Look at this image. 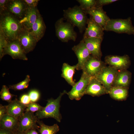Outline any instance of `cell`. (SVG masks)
Segmentation results:
<instances>
[{
	"mask_svg": "<svg viewBox=\"0 0 134 134\" xmlns=\"http://www.w3.org/2000/svg\"><path fill=\"white\" fill-rule=\"evenodd\" d=\"M0 15V32L7 41L17 39L19 34L24 29L19 23V20L7 11Z\"/></svg>",
	"mask_w": 134,
	"mask_h": 134,
	"instance_id": "6da1fadb",
	"label": "cell"
},
{
	"mask_svg": "<svg viewBox=\"0 0 134 134\" xmlns=\"http://www.w3.org/2000/svg\"><path fill=\"white\" fill-rule=\"evenodd\" d=\"M67 92L64 91L60 93L56 99L51 98L48 99L46 106L41 110L36 112L35 115L38 119L51 118L61 122L62 116L60 111V102L62 96Z\"/></svg>",
	"mask_w": 134,
	"mask_h": 134,
	"instance_id": "7a4b0ae2",
	"label": "cell"
},
{
	"mask_svg": "<svg viewBox=\"0 0 134 134\" xmlns=\"http://www.w3.org/2000/svg\"><path fill=\"white\" fill-rule=\"evenodd\" d=\"M64 18L73 26L77 27L80 33L85 29L88 18L86 14L79 6H75L63 10Z\"/></svg>",
	"mask_w": 134,
	"mask_h": 134,
	"instance_id": "3957f363",
	"label": "cell"
},
{
	"mask_svg": "<svg viewBox=\"0 0 134 134\" xmlns=\"http://www.w3.org/2000/svg\"><path fill=\"white\" fill-rule=\"evenodd\" d=\"M64 18L58 20L55 24L56 35L62 42H67L69 40L76 41L77 34L74 31L73 26L67 21L64 22Z\"/></svg>",
	"mask_w": 134,
	"mask_h": 134,
	"instance_id": "277c9868",
	"label": "cell"
},
{
	"mask_svg": "<svg viewBox=\"0 0 134 134\" xmlns=\"http://www.w3.org/2000/svg\"><path fill=\"white\" fill-rule=\"evenodd\" d=\"M104 30L134 35V27L130 17L124 19H110L104 28Z\"/></svg>",
	"mask_w": 134,
	"mask_h": 134,
	"instance_id": "5b68a950",
	"label": "cell"
},
{
	"mask_svg": "<svg viewBox=\"0 0 134 134\" xmlns=\"http://www.w3.org/2000/svg\"><path fill=\"white\" fill-rule=\"evenodd\" d=\"M92 77L83 72L80 80L75 83L71 90L66 94L71 100H80L85 95L87 87Z\"/></svg>",
	"mask_w": 134,
	"mask_h": 134,
	"instance_id": "8992f818",
	"label": "cell"
},
{
	"mask_svg": "<svg viewBox=\"0 0 134 134\" xmlns=\"http://www.w3.org/2000/svg\"><path fill=\"white\" fill-rule=\"evenodd\" d=\"M118 71V70L109 66H105L94 77L101 83L108 93L109 91L113 86Z\"/></svg>",
	"mask_w": 134,
	"mask_h": 134,
	"instance_id": "52a82bcc",
	"label": "cell"
},
{
	"mask_svg": "<svg viewBox=\"0 0 134 134\" xmlns=\"http://www.w3.org/2000/svg\"><path fill=\"white\" fill-rule=\"evenodd\" d=\"M37 118L34 112H25L23 115L18 119L17 131L23 133L32 129H38Z\"/></svg>",
	"mask_w": 134,
	"mask_h": 134,
	"instance_id": "ba28073f",
	"label": "cell"
},
{
	"mask_svg": "<svg viewBox=\"0 0 134 134\" xmlns=\"http://www.w3.org/2000/svg\"><path fill=\"white\" fill-rule=\"evenodd\" d=\"M4 55L7 54L14 59L27 60L28 58L18 39L8 41L4 50Z\"/></svg>",
	"mask_w": 134,
	"mask_h": 134,
	"instance_id": "9c48e42d",
	"label": "cell"
},
{
	"mask_svg": "<svg viewBox=\"0 0 134 134\" xmlns=\"http://www.w3.org/2000/svg\"><path fill=\"white\" fill-rule=\"evenodd\" d=\"M105 64L101 60L91 55L83 67L82 72L91 77H95L106 66Z\"/></svg>",
	"mask_w": 134,
	"mask_h": 134,
	"instance_id": "30bf717a",
	"label": "cell"
},
{
	"mask_svg": "<svg viewBox=\"0 0 134 134\" xmlns=\"http://www.w3.org/2000/svg\"><path fill=\"white\" fill-rule=\"evenodd\" d=\"M105 64L118 71L127 70L131 64L130 58L127 55L107 56L105 58Z\"/></svg>",
	"mask_w": 134,
	"mask_h": 134,
	"instance_id": "8fae6325",
	"label": "cell"
},
{
	"mask_svg": "<svg viewBox=\"0 0 134 134\" xmlns=\"http://www.w3.org/2000/svg\"><path fill=\"white\" fill-rule=\"evenodd\" d=\"M78 60V63L76 64V69L82 70L85 62L91 55V54L87 48L83 40L79 43L74 45L72 48Z\"/></svg>",
	"mask_w": 134,
	"mask_h": 134,
	"instance_id": "7c38bea8",
	"label": "cell"
},
{
	"mask_svg": "<svg viewBox=\"0 0 134 134\" xmlns=\"http://www.w3.org/2000/svg\"><path fill=\"white\" fill-rule=\"evenodd\" d=\"M17 39L26 54L33 51L38 42L29 31L24 29L19 34Z\"/></svg>",
	"mask_w": 134,
	"mask_h": 134,
	"instance_id": "4fadbf2b",
	"label": "cell"
},
{
	"mask_svg": "<svg viewBox=\"0 0 134 134\" xmlns=\"http://www.w3.org/2000/svg\"><path fill=\"white\" fill-rule=\"evenodd\" d=\"M87 27L85 29L83 38L91 37L103 39L104 29L96 22L90 16L88 18Z\"/></svg>",
	"mask_w": 134,
	"mask_h": 134,
	"instance_id": "5bb4252c",
	"label": "cell"
},
{
	"mask_svg": "<svg viewBox=\"0 0 134 134\" xmlns=\"http://www.w3.org/2000/svg\"><path fill=\"white\" fill-rule=\"evenodd\" d=\"M27 8L23 0H9L7 4L6 11L19 20L23 17Z\"/></svg>",
	"mask_w": 134,
	"mask_h": 134,
	"instance_id": "9a60e30c",
	"label": "cell"
},
{
	"mask_svg": "<svg viewBox=\"0 0 134 134\" xmlns=\"http://www.w3.org/2000/svg\"><path fill=\"white\" fill-rule=\"evenodd\" d=\"M40 13L37 7H27L25 13L19 22L24 29L29 31Z\"/></svg>",
	"mask_w": 134,
	"mask_h": 134,
	"instance_id": "2e32d148",
	"label": "cell"
},
{
	"mask_svg": "<svg viewBox=\"0 0 134 134\" xmlns=\"http://www.w3.org/2000/svg\"><path fill=\"white\" fill-rule=\"evenodd\" d=\"M84 11L86 14H89L94 21L104 29L107 23L110 19L102 7H95Z\"/></svg>",
	"mask_w": 134,
	"mask_h": 134,
	"instance_id": "e0dca14e",
	"label": "cell"
},
{
	"mask_svg": "<svg viewBox=\"0 0 134 134\" xmlns=\"http://www.w3.org/2000/svg\"><path fill=\"white\" fill-rule=\"evenodd\" d=\"M86 46L91 55L101 60L102 53L101 45L103 40L101 39L91 37L83 38Z\"/></svg>",
	"mask_w": 134,
	"mask_h": 134,
	"instance_id": "ac0fdd59",
	"label": "cell"
},
{
	"mask_svg": "<svg viewBox=\"0 0 134 134\" xmlns=\"http://www.w3.org/2000/svg\"><path fill=\"white\" fill-rule=\"evenodd\" d=\"M108 93L101 83L94 77H92L87 87L85 95L98 97Z\"/></svg>",
	"mask_w": 134,
	"mask_h": 134,
	"instance_id": "d6986e66",
	"label": "cell"
},
{
	"mask_svg": "<svg viewBox=\"0 0 134 134\" xmlns=\"http://www.w3.org/2000/svg\"><path fill=\"white\" fill-rule=\"evenodd\" d=\"M6 106L7 114L18 119L23 115L26 107V105L22 103L16 98Z\"/></svg>",
	"mask_w": 134,
	"mask_h": 134,
	"instance_id": "ffe728a7",
	"label": "cell"
},
{
	"mask_svg": "<svg viewBox=\"0 0 134 134\" xmlns=\"http://www.w3.org/2000/svg\"><path fill=\"white\" fill-rule=\"evenodd\" d=\"M46 29L45 25L42 17L39 13L29 32L38 41L44 36Z\"/></svg>",
	"mask_w": 134,
	"mask_h": 134,
	"instance_id": "44dd1931",
	"label": "cell"
},
{
	"mask_svg": "<svg viewBox=\"0 0 134 134\" xmlns=\"http://www.w3.org/2000/svg\"><path fill=\"white\" fill-rule=\"evenodd\" d=\"M132 73L127 70L118 71L113 86L128 88L131 83Z\"/></svg>",
	"mask_w": 134,
	"mask_h": 134,
	"instance_id": "7402d4cb",
	"label": "cell"
},
{
	"mask_svg": "<svg viewBox=\"0 0 134 134\" xmlns=\"http://www.w3.org/2000/svg\"><path fill=\"white\" fill-rule=\"evenodd\" d=\"M18 119L6 114L0 120V129H5L14 132L17 131Z\"/></svg>",
	"mask_w": 134,
	"mask_h": 134,
	"instance_id": "603a6c76",
	"label": "cell"
},
{
	"mask_svg": "<svg viewBox=\"0 0 134 134\" xmlns=\"http://www.w3.org/2000/svg\"><path fill=\"white\" fill-rule=\"evenodd\" d=\"M76 68V65L71 66L66 63H64L62 67V77L72 87L75 83L73 79V77Z\"/></svg>",
	"mask_w": 134,
	"mask_h": 134,
	"instance_id": "cb8c5ba5",
	"label": "cell"
},
{
	"mask_svg": "<svg viewBox=\"0 0 134 134\" xmlns=\"http://www.w3.org/2000/svg\"><path fill=\"white\" fill-rule=\"evenodd\" d=\"M128 88L118 86H113L108 92L110 97L118 101H123L126 99L128 95Z\"/></svg>",
	"mask_w": 134,
	"mask_h": 134,
	"instance_id": "d4e9b609",
	"label": "cell"
},
{
	"mask_svg": "<svg viewBox=\"0 0 134 134\" xmlns=\"http://www.w3.org/2000/svg\"><path fill=\"white\" fill-rule=\"evenodd\" d=\"M37 123L39 126L38 130L40 134H56L59 130V127L57 124L48 126L38 119Z\"/></svg>",
	"mask_w": 134,
	"mask_h": 134,
	"instance_id": "484cf974",
	"label": "cell"
},
{
	"mask_svg": "<svg viewBox=\"0 0 134 134\" xmlns=\"http://www.w3.org/2000/svg\"><path fill=\"white\" fill-rule=\"evenodd\" d=\"M30 81V76L29 75H27L24 80L16 84L9 85V88L14 90H23L28 87Z\"/></svg>",
	"mask_w": 134,
	"mask_h": 134,
	"instance_id": "4316f807",
	"label": "cell"
},
{
	"mask_svg": "<svg viewBox=\"0 0 134 134\" xmlns=\"http://www.w3.org/2000/svg\"><path fill=\"white\" fill-rule=\"evenodd\" d=\"M9 88L5 85L2 86L0 92V98L3 100L9 103L12 100V98L16 96L14 95L11 94L9 91Z\"/></svg>",
	"mask_w": 134,
	"mask_h": 134,
	"instance_id": "83f0119b",
	"label": "cell"
},
{
	"mask_svg": "<svg viewBox=\"0 0 134 134\" xmlns=\"http://www.w3.org/2000/svg\"><path fill=\"white\" fill-rule=\"evenodd\" d=\"M79 3V7L83 11H86L96 7V0H77Z\"/></svg>",
	"mask_w": 134,
	"mask_h": 134,
	"instance_id": "f1b7e54d",
	"label": "cell"
},
{
	"mask_svg": "<svg viewBox=\"0 0 134 134\" xmlns=\"http://www.w3.org/2000/svg\"><path fill=\"white\" fill-rule=\"evenodd\" d=\"M26 105L25 112H37L42 110L44 107L34 102H32Z\"/></svg>",
	"mask_w": 134,
	"mask_h": 134,
	"instance_id": "f546056e",
	"label": "cell"
},
{
	"mask_svg": "<svg viewBox=\"0 0 134 134\" xmlns=\"http://www.w3.org/2000/svg\"><path fill=\"white\" fill-rule=\"evenodd\" d=\"M32 102H35L39 99L40 94L39 91L35 89L30 91L28 94Z\"/></svg>",
	"mask_w": 134,
	"mask_h": 134,
	"instance_id": "4dcf8cb0",
	"label": "cell"
},
{
	"mask_svg": "<svg viewBox=\"0 0 134 134\" xmlns=\"http://www.w3.org/2000/svg\"><path fill=\"white\" fill-rule=\"evenodd\" d=\"M7 41L2 33L0 32V58L1 59L4 56V50Z\"/></svg>",
	"mask_w": 134,
	"mask_h": 134,
	"instance_id": "1f68e13d",
	"label": "cell"
},
{
	"mask_svg": "<svg viewBox=\"0 0 134 134\" xmlns=\"http://www.w3.org/2000/svg\"><path fill=\"white\" fill-rule=\"evenodd\" d=\"M117 0H96V7H102L105 5L111 3L118 1Z\"/></svg>",
	"mask_w": 134,
	"mask_h": 134,
	"instance_id": "d6a6232c",
	"label": "cell"
},
{
	"mask_svg": "<svg viewBox=\"0 0 134 134\" xmlns=\"http://www.w3.org/2000/svg\"><path fill=\"white\" fill-rule=\"evenodd\" d=\"M20 101L23 104L25 105H27L32 102L28 94H23L20 97Z\"/></svg>",
	"mask_w": 134,
	"mask_h": 134,
	"instance_id": "836d02e7",
	"label": "cell"
},
{
	"mask_svg": "<svg viewBox=\"0 0 134 134\" xmlns=\"http://www.w3.org/2000/svg\"><path fill=\"white\" fill-rule=\"evenodd\" d=\"M27 7H37L39 0H23Z\"/></svg>",
	"mask_w": 134,
	"mask_h": 134,
	"instance_id": "e575fe53",
	"label": "cell"
},
{
	"mask_svg": "<svg viewBox=\"0 0 134 134\" xmlns=\"http://www.w3.org/2000/svg\"><path fill=\"white\" fill-rule=\"evenodd\" d=\"M9 0H0V15L6 11V6Z\"/></svg>",
	"mask_w": 134,
	"mask_h": 134,
	"instance_id": "d590c367",
	"label": "cell"
},
{
	"mask_svg": "<svg viewBox=\"0 0 134 134\" xmlns=\"http://www.w3.org/2000/svg\"><path fill=\"white\" fill-rule=\"evenodd\" d=\"M6 114H7V109L6 105L0 104V120Z\"/></svg>",
	"mask_w": 134,
	"mask_h": 134,
	"instance_id": "8d00e7d4",
	"label": "cell"
},
{
	"mask_svg": "<svg viewBox=\"0 0 134 134\" xmlns=\"http://www.w3.org/2000/svg\"><path fill=\"white\" fill-rule=\"evenodd\" d=\"M0 134H14V133L9 130L0 129Z\"/></svg>",
	"mask_w": 134,
	"mask_h": 134,
	"instance_id": "74e56055",
	"label": "cell"
},
{
	"mask_svg": "<svg viewBox=\"0 0 134 134\" xmlns=\"http://www.w3.org/2000/svg\"><path fill=\"white\" fill-rule=\"evenodd\" d=\"M36 130L35 129H32L23 133L25 134H39Z\"/></svg>",
	"mask_w": 134,
	"mask_h": 134,
	"instance_id": "f35d334b",
	"label": "cell"
},
{
	"mask_svg": "<svg viewBox=\"0 0 134 134\" xmlns=\"http://www.w3.org/2000/svg\"><path fill=\"white\" fill-rule=\"evenodd\" d=\"M14 134H25L24 133H22L18 132H16L14 133Z\"/></svg>",
	"mask_w": 134,
	"mask_h": 134,
	"instance_id": "ab89813d",
	"label": "cell"
}]
</instances>
